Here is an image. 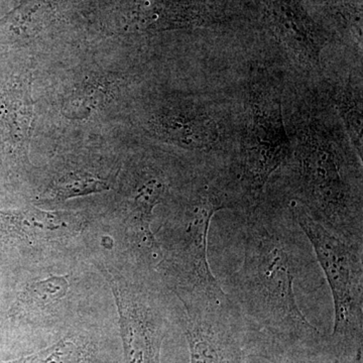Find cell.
Returning a JSON list of instances; mask_svg holds the SVG:
<instances>
[{
    "label": "cell",
    "mask_w": 363,
    "mask_h": 363,
    "mask_svg": "<svg viewBox=\"0 0 363 363\" xmlns=\"http://www.w3.org/2000/svg\"><path fill=\"white\" fill-rule=\"evenodd\" d=\"M118 309L123 363H161L166 312L157 289L145 284H112Z\"/></svg>",
    "instance_id": "cell-7"
},
{
    "label": "cell",
    "mask_w": 363,
    "mask_h": 363,
    "mask_svg": "<svg viewBox=\"0 0 363 363\" xmlns=\"http://www.w3.org/2000/svg\"><path fill=\"white\" fill-rule=\"evenodd\" d=\"M340 119L348 140L362 160V81L348 76L346 80L326 83L323 89Z\"/></svg>",
    "instance_id": "cell-12"
},
{
    "label": "cell",
    "mask_w": 363,
    "mask_h": 363,
    "mask_svg": "<svg viewBox=\"0 0 363 363\" xmlns=\"http://www.w3.org/2000/svg\"><path fill=\"white\" fill-rule=\"evenodd\" d=\"M177 210L164 259L178 297L223 291L208 262L207 245L214 215L229 209L245 213L247 202L231 168L196 171Z\"/></svg>",
    "instance_id": "cell-3"
},
{
    "label": "cell",
    "mask_w": 363,
    "mask_h": 363,
    "mask_svg": "<svg viewBox=\"0 0 363 363\" xmlns=\"http://www.w3.org/2000/svg\"><path fill=\"white\" fill-rule=\"evenodd\" d=\"M283 99L281 78L264 67L252 68L245 91L242 126L233 162L247 210L262 201L272 177L292 155Z\"/></svg>",
    "instance_id": "cell-4"
},
{
    "label": "cell",
    "mask_w": 363,
    "mask_h": 363,
    "mask_svg": "<svg viewBox=\"0 0 363 363\" xmlns=\"http://www.w3.org/2000/svg\"><path fill=\"white\" fill-rule=\"evenodd\" d=\"M289 209L323 269L334 301V327L329 350L341 362L362 363L363 243L345 240L318 223L300 203Z\"/></svg>",
    "instance_id": "cell-5"
},
{
    "label": "cell",
    "mask_w": 363,
    "mask_h": 363,
    "mask_svg": "<svg viewBox=\"0 0 363 363\" xmlns=\"http://www.w3.org/2000/svg\"><path fill=\"white\" fill-rule=\"evenodd\" d=\"M106 190H109L106 181L86 172H75L57 179L51 186V195L55 200L64 201Z\"/></svg>",
    "instance_id": "cell-15"
},
{
    "label": "cell",
    "mask_w": 363,
    "mask_h": 363,
    "mask_svg": "<svg viewBox=\"0 0 363 363\" xmlns=\"http://www.w3.org/2000/svg\"><path fill=\"white\" fill-rule=\"evenodd\" d=\"M88 357V346L77 336H66L32 354L4 363H84Z\"/></svg>",
    "instance_id": "cell-13"
},
{
    "label": "cell",
    "mask_w": 363,
    "mask_h": 363,
    "mask_svg": "<svg viewBox=\"0 0 363 363\" xmlns=\"http://www.w3.org/2000/svg\"><path fill=\"white\" fill-rule=\"evenodd\" d=\"M177 317L187 340L190 363H242L247 326L225 291L179 297Z\"/></svg>",
    "instance_id": "cell-6"
},
{
    "label": "cell",
    "mask_w": 363,
    "mask_h": 363,
    "mask_svg": "<svg viewBox=\"0 0 363 363\" xmlns=\"http://www.w3.org/2000/svg\"><path fill=\"white\" fill-rule=\"evenodd\" d=\"M136 184L130 201V230L138 255L143 262L152 264L162 257V250L152 233L155 208L164 201L169 189L168 176L161 171L147 172Z\"/></svg>",
    "instance_id": "cell-9"
},
{
    "label": "cell",
    "mask_w": 363,
    "mask_h": 363,
    "mask_svg": "<svg viewBox=\"0 0 363 363\" xmlns=\"http://www.w3.org/2000/svg\"><path fill=\"white\" fill-rule=\"evenodd\" d=\"M245 216L243 262L229 279L228 296L247 328L293 345H323L326 336L296 298V281L312 277L316 257L286 198L264 193Z\"/></svg>",
    "instance_id": "cell-1"
},
{
    "label": "cell",
    "mask_w": 363,
    "mask_h": 363,
    "mask_svg": "<svg viewBox=\"0 0 363 363\" xmlns=\"http://www.w3.org/2000/svg\"><path fill=\"white\" fill-rule=\"evenodd\" d=\"M269 18L289 57L301 71L319 74L325 40L294 0H269Z\"/></svg>",
    "instance_id": "cell-8"
},
{
    "label": "cell",
    "mask_w": 363,
    "mask_h": 363,
    "mask_svg": "<svg viewBox=\"0 0 363 363\" xmlns=\"http://www.w3.org/2000/svg\"><path fill=\"white\" fill-rule=\"evenodd\" d=\"M70 288L67 276H52L33 281L20 294L18 305L26 310L43 309L65 297Z\"/></svg>",
    "instance_id": "cell-14"
},
{
    "label": "cell",
    "mask_w": 363,
    "mask_h": 363,
    "mask_svg": "<svg viewBox=\"0 0 363 363\" xmlns=\"http://www.w3.org/2000/svg\"><path fill=\"white\" fill-rule=\"evenodd\" d=\"M245 347L247 357L262 358L269 363H346L331 352L327 338L323 345L308 347L281 342L247 327Z\"/></svg>",
    "instance_id": "cell-11"
},
{
    "label": "cell",
    "mask_w": 363,
    "mask_h": 363,
    "mask_svg": "<svg viewBox=\"0 0 363 363\" xmlns=\"http://www.w3.org/2000/svg\"><path fill=\"white\" fill-rule=\"evenodd\" d=\"M75 214L47 212L30 208L23 211L0 212V231L30 241L69 238L82 228Z\"/></svg>",
    "instance_id": "cell-10"
},
{
    "label": "cell",
    "mask_w": 363,
    "mask_h": 363,
    "mask_svg": "<svg viewBox=\"0 0 363 363\" xmlns=\"http://www.w3.org/2000/svg\"><path fill=\"white\" fill-rule=\"evenodd\" d=\"M292 155L279 194L300 203L318 223L363 243L362 160L321 92H306L290 121Z\"/></svg>",
    "instance_id": "cell-2"
}]
</instances>
